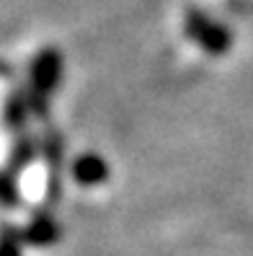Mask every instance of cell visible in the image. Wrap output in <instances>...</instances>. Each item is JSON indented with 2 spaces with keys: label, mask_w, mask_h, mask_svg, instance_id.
Wrapping results in <instances>:
<instances>
[{
  "label": "cell",
  "mask_w": 253,
  "mask_h": 256,
  "mask_svg": "<svg viewBox=\"0 0 253 256\" xmlns=\"http://www.w3.org/2000/svg\"><path fill=\"white\" fill-rule=\"evenodd\" d=\"M75 176L80 178L83 184H98L101 178L109 176V168H106V163H103L101 158L85 156V158H80L75 163Z\"/></svg>",
  "instance_id": "obj_1"
},
{
  "label": "cell",
  "mask_w": 253,
  "mask_h": 256,
  "mask_svg": "<svg viewBox=\"0 0 253 256\" xmlns=\"http://www.w3.org/2000/svg\"><path fill=\"white\" fill-rule=\"evenodd\" d=\"M57 70H59V62H57L54 54H47V57L39 60V65H36V86L41 88V91H49V88L54 86Z\"/></svg>",
  "instance_id": "obj_2"
},
{
  "label": "cell",
  "mask_w": 253,
  "mask_h": 256,
  "mask_svg": "<svg viewBox=\"0 0 253 256\" xmlns=\"http://www.w3.org/2000/svg\"><path fill=\"white\" fill-rule=\"evenodd\" d=\"M26 236H28V240H34V244H47V240H52L57 236V230H54V222L49 218H39V220L31 222V228L26 230Z\"/></svg>",
  "instance_id": "obj_3"
},
{
  "label": "cell",
  "mask_w": 253,
  "mask_h": 256,
  "mask_svg": "<svg viewBox=\"0 0 253 256\" xmlns=\"http://www.w3.org/2000/svg\"><path fill=\"white\" fill-rule=\"evenodd\" d=\"M0 256H21L16 233H10V230H3V233H0Z\"/></svg>",
  "instance_id": "obj_4"
}]
</instances>
